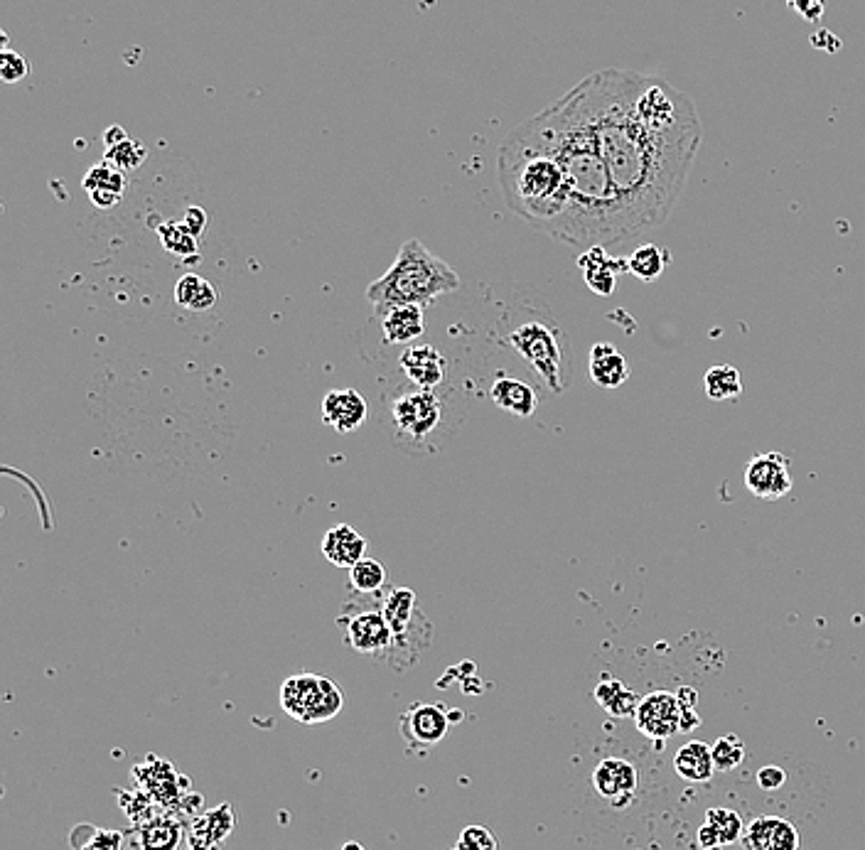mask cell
<instances>
[{
    "label": "cell",
    "instance_id": "6da1fadb",
    "mask_svg": "<svg viewBox=\"0 0 865 850\" xmlns=\"http://www.w3.org/2000/svg\"><path fill=\"white\" fill-rule=\"evenodd\" d=\"M615 190L625 239L659 227L684 192L701 118L684 91L659 77L600 69L578 84Z\"/></svg>",
    "mask_w": 865,
    "mask_h": 850
},
{
    "label": "cell",
    "instance_id": "7a4b0ae2",
    "mask_svg": "<svg viewBox=\"0 0 865 850\" xmlns=\"http://www.w3.org/2000/svg\"><path fill=\"white\" fill-rule=\"evenodd\" d=\"M529 126L556 155L566 180V217L556 239L585 251L625 241L615 190L580 86L529 118Z\"/></svg>",
    "mask_w": 865,
    "mask_h": 850
},
{
    "label": "cell",
    "instance_id": "3957f363",
    "mask_svg": "<svg viewBox=\"0 0 865 850\" xmlns=\"http://www.w3.org/2000/svg\"><path fill=\"white\" fill-rule=\"evenodd\" d=\"M460 276L450 263L438 258L418 239L406 241L389 271L367 288V300L384 315L399 305L428 308L440 295L455 293Z\"/></svg>",
    "mask_w": 865,
    "mask_h": 850
},
{
    "label": "cell",
    "instance_id": "277c9868",
    "mask_svg": "<svg viewBox=\"0 0 865 850\" xmlns=\"http://www.w3.org/2000/svg\"><path fill=\"white\" fill-rule=\"evenodd\" d=\"M381 610L394 632V649L386 661L396 669H401L399 661H406V666L416 664L433 639V624L418 607L416 593L408 588H389L381 595Z\"/></svg>",
    "mask_w": 865,
    "mask_h": 850
},
{
    "label": "cell",
    "instance_id": "5b68a950",
    "mask_svg": "<svg viewBox=\"0 0 865 850\" xmlns=\"http://www.w3.org/2000/svg\"><path fill=\"white\" fill-rule=\"evenodd\" d=\"M281 706L298 723L315 725L340 715L345 696L342 688L327 676L298 674L283 681Z\"/></svg>",
    "mask_w": 865,
    "mask_h": 850
},
{
    "label": "cell",
    "instance_id": "8992f818",
    "mask_svg": "<svg viewBox=\"0 0 865 850\" xmlns=\"http://www.w3.org/2000/svg\"><path fill=\"white\" fill-rule=\"evenodd\" d=\"M381 595H359L354 605L345 607L337 622L349 649L386 661L394 649V632L381 610Z\"/></svg>",
    "mask_w": 865,
    "mask_h": 850
},
{
    "label": "cell",
    "instance_id": "52a82bcc",
    "mask_svg": "<svg viewBox=\"0 0 865 850\" xmlns=\"http://www.w3.org/2000/svg\"><path fill=\"white\" fill-rule=\"evenodd\" d=\"M509 344L544 379L548 389L561 394L566 379H563V344L556 325L541 320L524 322L517 330H512Z\"/></svg>",
    "mask_w": 865,
    "mask_h": 850
},
{
    "label": "cell",
    "instance_id": "ba28073f",
    "mask_svg": "<svg viewBox=\"0 0 865 850\" xmlns=\"http://www.w3.org/2000/svg\"><path fill=\"white\" fill-rule=\"evenodd\" d=\"M396 433L408 443H423L443 421V401L435 391L416 389L389 403Z\"/></svg>",
    "mask_w": 865,
    "mask_h": 850
},
{
    "label": "cell",
    "instance_id": "9c48e42d",
    "mask_svg": "<svg viewBox=\"0 0 865 850\" xmlns=\"http://www.w3.org/2000/svg\"><path fill=\"white\" fill-rule=\"evenodd\" d=\"M681 701L676 693L654 691L642 696L635 713V728L649 740H666V737L681 733Z\"/></svg>",
    "mask_w": 865,
    "mask_h": 850
},
{
    "label": "cell",
    "instance_id": "30bf717a",
    "mask_svg": "<svg viewBox=\"0 0 865 850\" xmlns=\"http://www.w3.org/2000/svg\"><path fill=\"white\" fill-rule=\"evenodd\" d=\"M792 462L782 453H762L755 455L745 467V487L755 497L775 502L784 494L792 492L794 477H792Z\"/></svg>",
    "mask_w": 865,
    "mask_h": 850
},
{
    "label": "cell",
    "instance_id": "8fae6325",
    "mask_svg": "<svg viewBox=\"0 0 865 850\" xmlns=\"http://www.w3.org/2000/svg\"><path fill=\"white\" fill-rule=\"evenodd\" d=\"M593 789L615 809H627L639 789V772L622 757H605L593 772Z\"/></svg>",
    "mask_w": 865,
    "mask_h": 850
},
{
    "label": "cell",
    "instance_id": "7c38bea8",
    "mask_svg": "<svg viewBox=\"0 0 865 850\" xmlns=\"http://www.w3.org/2000/svg\"><path fill=\"white\" fill-rule=\"evenodd\" d=\"M450 730V713L438 703H413L401 715V733L413 745H438Z\"/></svg>",
    "mask_w": 865,
    "mask_h": 850
},
{
    "label": "cell",
    "instance_id": "4fadbf2b",
    "mask_svg": "<svg viewBox=\"0 0 865 850\" xmlns=\"http://www.w3.org/2000/svg\"><path fill=\"white\" fill-rule=\"evenodd\" d=\"M745 850H799V831L782 816H757L740 838Z\"/></svg>",
    "mask_w": 865,
    "mask_h": 850
},
{
    "label": "cell",
    "instance_id": "5bb4252c",
    "mask_svg": "<svg viewBox=\"0 0 865 850\" xmlns=\"http://www.w3.org/2000/svg\"><path fill=\"white\" fill-rule=\"evenodd\" d=\"M399 367L416 389L435 391V386L443 384L445 376H448V362L433 344L406 347L399 359Z\"/></svg>",
    "mask_w": 865,
    "mask_h": 850
},
{
    "label": "cell",
    "instance_id": "9a60e30c",
    "mask_svg": "<svg viewBox=\"0 0 865 850\" xmlns=\"http://www.w3.org/2000/svg\"><path fill=\"white\" fill-rule=\"evenodd\" d=\"M369 406L354 389H335L322 401V421L337 433H354L367 421Z\"/></svg>",
    "mask_w": 865,
    "mask_h": 850
},
{
    "label": "cell",
    "instance_id": "2e32d148",
    "mask_svg": "<svg viewBox=\"0 0 865 850\" xmlns=\"http://www.w3.org/2000/svg\"><path fill=\"white\" fill-rule=\"evenodd\" d=\"M367 553V539L354 526L337 524L322 539V556L335 568H352Z\"/></svg>",
    "mask_w": 865,
    "mask_h": 850
},
{
    "label": "cell",
    "instance_id": "e0dca14e",
    "mask_svg": "<svg viewBox=\"0 0 865 850\" xmlns=\"http://www.w3.org/2000/svg\"><path fill=\"white\" fill-rule=\"evenodd\" d=\"M490 398L494 401V406L502 408V411H507V413H512V416H519V418L534 416L536 406H539L536 391L531 389L526 381L517 379V376H507V374H499L497 379H494V384L490 389Z\"/></svg>",
    "mask_w": 865,
    "mask_h": 850
},
{
    "label": "cell",
    "instance_id": "ac0fdd59",
    "mask_svg": "<svg viewBox=\"0 0 865 850\" xmlns=\"http://www.w3.org/2000/svg\"><path fill=\"white\" fill-rule=\"evenodd\" d=\"M590 379L600 389H620L627 379H630V364L617 352L612 344L600 342L593 344L588 357Z\"/></svg>",
    "mask_w": 865,
    "mask_h": 850
},
{
    "label": "cell",
    "instance_id": "d6986e66",
    "mask_svg": "<svg viewBox=\"0 0 865 850\" xmlns=\"http://www.w3.org/2000/svg\"><path fill=\"white\" fill-rule=\"evenodd\" d=\"M426 332V312L421 305H399L381 315V335L389 344H413Z\"/></svg>",
    "mask_w": 865,
    "mask_h": 850
},
{
    "label": "cell",
    "instance_id": "ffe728a7",
    "mask_svg": "<svg viewBox=\"0 0 865 850\" xmlns=\"http://www.w3.org/2000/svg\"><path fill=\"white\" fill-rule=\"evenodd\" d=\"M580 268H583L585 283L590 285V290L598 295H612L617 288V273L620 266H627L622 261H612L605 254V246H595V249L583 251L578 258Z\"/></svg>",
    "mask_w": 865,
    "mask_h": 850
},
{
    "label": "cell",
    "instance_id": "44dd1931",
    "mask_svg": "<svg viewBox=\"0 0 865 850\" xmlns=\"http://www.w3.org/2000/svg\"><path fill=\"white\" fill-rule=\"evenodd\" d=\"M84 190L89 192L91 202H94L96 207L109 209L118 204L123 190H126V177H123L121 170L104 160V163L94 165V168L87 172V177H84Z\"/></svg>",
    "mask_w": 865,
    "mask_h": 850
},
{
    "label": "cell",
    "instance_id": "7402d4cb",
    "mask_svg": "<svg viewBox=\"0 0 865 850\" xmlns=\"http://www.w3.org/2000/svg\"><path fill=\"white\" fill-rule=\"evenodd\" d=\"M674 769L681 779L691 784H706L716 772L713 750L708 742L691 740L674 755Z\"/></svg>",
    "mask_w": 865,
    "mask_h": 850
},
{
    "label": "cell",
    "instance_id": "603a6c76",
    "mask_svg": "<svg viewBox=\"0 0 865 850\" xmlns=\"http://www.w3.org/2000/svg\"><path fill=\"white\" fill-rule=\"evenodd\" d=\"M593 696L598 706L607 710L612 718H635L639 701H642V696L630 691L620 679H607V676L595 686Z\"/></svg>",
    "mask_w": 865,
    "mask_h": 850
},
{
    "label": "cell",
    "instance_id": "cb8c5ba5",
    "mask_svg": "<svg viewBox=\"0 0 865 850\" xmlns=\"http://www.w3.org/2000/svg\"><path fill=\"white\" fill-rule=\"evenodd\" d=\"M219 293L207 278L197 276V273H185L180 281L175 283V303L180 308L192 312H207L217 305Z\"/></svg>",
    "mask_w": 865,
    "mask_h": 850
},
{
    "label": "cell",
    "instance_id": "d4e9b609",
    "mask_svg": "<svg viewBox=\"0 0 865 850\" xmlns=\"http://www.w3.org/2000/svg\"><path fill=\"white\" fill-rule=\"evenodd\" d=\"M703 389L713 401H738L740 394H743L740 371L730 367V364H716L703 376Z\"/></svg>",
    "mask_w": 865,
    "mask_h": 850
},
{
    "label": "cell",
    "instance_id": "484cf974",
    "mask_svg": "<svg viewBox=\"0 0 865 850\" xmlns=\"http://www.w3.org/2000/svg\"><path fill=\"white\" fill-rule=\"evenodd\" d=\"M141 850H177L182 826L175 819H150L141 826Z\"/></svg>",
    "mask_w": 865,
    "mask_h": 850
},
{
    "label": "cell",
    "instance_id": "4316f807",
    "mask_svg": "<svg viewBox=\"0 0 865 850\" xmlns=\"http://www.w3.org/2000/svg\"><path fill=\"white\" fill-rule=\"evenodd\" d=\"M669 258H671L669 251L662 249V246H654V244L639 246L635 254L627 258V271H630L632 276H637L639 281L652 283L662 276Z\"/></svg>",
    "mask_w": 865,
    "mask_h": 850
},
{
    "label": "cell",
    "instance_id": "83f0119b",
    "mask_svg": "<svg viewBox=\"0 0 865 850\" xmlns=\"http://www.w3.org/2000/svg\"><path fill=\"white\" fill-rule=\"evenodd\" d=\"M349 588L357 595H381L386 590V568L376 558H362L349 568Z\"/></svg>",
    "mask_w": 865,
    "mask_h": 850
},
{
    "label": "cell",
    "instance_id": "f1b7e54d",
    "mask_svg": "<svg viewBox=\"0 0 865 850\" xmlns=\"http://www.w3.org/2000/svg\"><path fill=\"white\" fill-rule=\"evenodd\" d=\"M713 831L721 838V846H730V843H738L743 838V819H740L738 811L725 809V806H716V809L706 811V821Z\"/></svg>",
    "mask_w": 865,
    "mask_h": 850
},
{
    "label": "cell",
    "instance_id": "f546056e",
    "mask_svg": "<svg viewBox=\"0 0 865 850\" xmlns=\"http://www.w3.org/2000/svg\"><path fill=\"white\" fill-rule=\"evenodd\" d=\"M716 772H733L743 765L745 745L738 735H723L711 745Z\"/></svg>",
    "mask_w": 865,
    "mask_h": 850
},
{
    "label": "cell",
    "instance_id": "4dcf8cb0",
    "mask_svg": "<svg viewBox=\"0 0 865 850\" xmlns=\"http://www.w3.org/2000/svg\"><path fill=\"white\" fill-rule=\"evenodd\" d=\"M158 234H160V241H163L165 251H170L173 256L190 258L197 254V239L182 227V224H173V222L160 224Z\"/></svg>",
    "mask_w": 865,
    "mask_h": 850
},
{
    "label": "cell",
    "instance_id": "1f68e13d",
    "mask_svg": "<svg viewBox=\"0 0 865 850\" xmlns=\"http://www.w3.org/2000/svg\"><path fill=\"white\" fill-rule=\"evenodd\" d=\"M145 155H148V150L143 148L141 143L131 141V138H126L123 143L114 145V148H109V153H106V163H111L114 168H118L126 175V172L138 170L143 165Z\"/></svg>",
    "mask_w": 865,
    "mask_h": 850
},
{
    "label": "cell",
    "instance_id": "d6a6232c",
    "mask_svg": "<svg viewBox=\"0 0 865 850\" xmlns=\"http://www.w3.org/2000/svg\"><path fill=\"white\" fill-rule=\"evenodd\" d=\"M458 848H462V850H497L499 843H497V836H494L490 828L467 826L465 831L460 833Z\"/></svg>",
    "mask_w": 865,
    "mask_h": 850
},
{
    "label": "cell",
    "instance_id": "836d02e7",
    "mask_svg": "<svg viewBox=\"0 0 865 850\" xmlns=\"http://www.w3.org/2000/svg\"><path fill=\"white\" fill-rule=\"evenodd\" d=\"M74 850H121L123 833L104 831V828H91V836L82 843H72Z\"/></svg>",
    "mask_w": 865,
    "mask_h": 850
},
{
    "label": "cell",
    "instance_id": "e575fe53",
    "mask_svg": "<svg viewBox=\"0 0 865 850\" xmlns=\"http://www.w3.org/2000/svg\"><path fill=\"white\" fill-rule=\"evenodd\" d=\"M28 72H30L28 59L13 50H3V55H0V77H3V82L8 84L20 82V79L28 77Z\"/></svg>",
    "mask_w": 865,
    "mask_h": 850
},
{
    "label": "cell",
    "instance_id": "d590c367",
    "mask_svg": "<svg viewBox=\"0 0 865 850\" xmlns=\"http://www.w3.org/2000/svg\"><path fill=\"white\" fill-rule=\"evenodd\" d=\"M757 787L765 789V792H777L787 782V772L777 765H765L757 769Z\"/></svg>",
    "mask_w": 865,
    "mask_h": 850
},
{
    "label": "cell",
    "instance_id": "8d00e7d4",
    "mask_svg": "<svg viewBox=\"0 0 865 850\" xmlns=\"http://www.w3.org/2000/svg\"><path fill=\"white\" fill-rule=\"evenodd\" d=\"M787 5L807 23H819L826 10V0H787Z\"/></svg>",
    "mask_w": 865,
    "mask_h": 850
},
{
    "label": "cell",
    "instance_id": "74e56055",
    "mask_svg": "<svg viewBox=\"0 0 865 850\" xmlns=\"http://www.w3.org/2000/svg\"><path fill=\"white\" fill-rule=\"evenodd\" d=\"M182 227L190 231V234L195 236V239H200L204 227H207V214H204V209H200V207L187 209L185 219H182Z\"/></svg>",
    "mask_w": 865,
    "mask_h": 850
},
{
    "label": "cell",
    "instance_id": "f35d334b",
    "mask_svg": "<svg viewBox=\"0 0 865 850\" xmlns=\"http://www.w3.org/2000/svg\"><path fill=\"white\" fill-rule=\"evenodd\" d=\"M696 841H698V846H701V848H723L721 846V838H718V833L713 831V828L708 826V823H703V826L698 828V831H696Z\"/></svg>",
    "mask_w": 865,
    "mask_h": 850
},
{
    "label": "cell",
    "instance_id": "ab89813d",
    "mask_svg": "<svg viewBox=\"0 0 865 850\" xmlns=\"http://www.w3.org/2000/svg\"><path fill=\"white\" fill-rule=\"evenodd\" d=\"M698 725H701V715L696 713V708H684V715H681V733H691Z\"/></svg>",
    "mask_w": 865,
    "mask_h": 850
},
{
    "label": "cell",
    "instance_id": "60d3db41",
    "mask_svg": "<svg viewBox=\"0 0 865 850\" xmlns=\"http://www.w3.org/2000/svg\"><path fill=\"white\" fill-rule=\"evenodd\" d=\"M126 131H123L121 126H114V128H109V133H106V148H114V145H118V143H123L126 141Z\"/></svg>",
    "mask_w": 865,
    "mask_h": 850
},
{
    "label": "cell",
    "instance_id": "b9f144b4",
    "mask_svg": "<svg viewBox=\"0 0 865 850\" xmlns=\"http://www.w3.org/2000/svg\"><path fill=\"white\" fill-rule=\"evenodd\" d=\"M676 696H679V701H681V706L684 708H696V691H691L689 686H681L679 691H676Z\"/></svg>",
    "mask_w": 865,
    "mask_h": 850
},
{
    "label": "cell",
    "instance_id": "7bdbcfd3",
    "mask_svg": "<svg viewBox=\"0 0 865 850\" xmlns=\"http://www.w3.org/2000/svg\"><path fill=\"white\" fill-rule=\"evenodd\" d=\"M340 850H367V848H364L362 843H357V841H347L345 846H342Z\"/></svg>",
    "mask_w": 865,
    "mask_h": 850
},
{
    "label": "cell",
    "instance_id": "ee69618b",
    "mask_svg": "<svg viewBox=\"0 0 865 850\" xmlns=\"http://www.w3.org/2000/svg\"><path fill=\"white\" fill-rule=\"evenodd\" d=\"M698 850H721V848H698Z\"/></svg>",
    "mask_w": 865,
    "mask_h": 850
},
{
    "label": "cell",
    "instance_id": "f6af8a7d",
    "mask_svg": "<svg viewBox=\"0 0 865 850\" xmlns=\"http://www.w3.org/2000/svg\"><path fill=\"white\" fill-rule=\"evenodd\" d=\"M450 850H462V848H458V846H455V848H450Z\"/></svg>",
    "mask_w": 865,
    "mask_h": 850
}]
</instances>
